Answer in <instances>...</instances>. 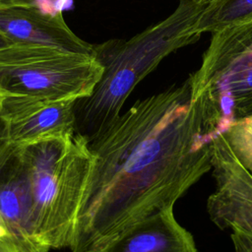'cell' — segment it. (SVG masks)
<instances>
[{
  "label": "cell",
  "mask_w": 252,
  "mask_h": 252,
  "mask_svg": "<svg viewBox=\"0 0 252 252\" xmlns=\"http://www.w3.org/2000/svg\"><path fill=\"white\" fill-rule=\"evenodd\" d=\"M10 44H12L5 36H3L1 33H0V49L1 48H4V47H6V46H8V45H10Z\"/></svg>",
  "instance_id": "19"
},
{
  "label": "cell",
  "mask_w": 252,
  "mask_h": 252,
  "mask_svg": "<svg viewBox=\"0 0 252 252\" xmlns=\"http://www.w3.org/2000/svg\"><path fill=\"white\" fill-rule=\"evenodd\" d=\"M91 252H200L192 233L175 218L173 207L133 225Z\"/></svg>",
  "instance_id": "8"
},
{
  "label": "cell",
  "mask_w": 252,
  "mask_h": 252,
  "mask_svg": "<svg viewBox=\"0 0 252 252\" xmlns=\"http://www.w3.org/2000/svg\"><path fill=\"white\" fill-rule=\"evenodd\" d=\"M204 6L179 0L162 21L128 40L109 39L94 45V55L103 68L89 96L75 102V131L88 142L108 128L134 88L170 53L198 41L195 23Z\"/></svg>",
  "instance_id": "2"
},
{
  "label": "cell",
  "mask_w": 252,
  "mask_h": 252,
  "mask_svg": "<svg viewBox=\"0 0 252 252\" xmlns=\"http://www.w3.org/2000/svg\"><path fill=\"white\" fill-rule=\"evenodd\" d=\"M0 252H42L31 241L9 234L0 239Z\"/></svg>",
  "instance_id": "14"
},
{
  "label": "cell",
  "mask_w": 252,
  "mask_h": 252,
  "mask_svg": "<svg viewBox=\"0 0 252 252\" xmlns=\"http://www.w3.org/2000/svg\"><path fill=\"white\" fill-rule=\"evenodd\" d=\"M230 230L234 252H252V232L240 227H232Z\"/></svg>",
  "instance_id": "15"
},
{
  "label": "cell",
  "mask_w": 252,
  "mask_h": 252,
  "mask_svg": "<svg viewBox=\"0 0 252 252\" xmlns=\"http://www.w3.org/2000/svg\"><path fill=\"white\" fill-rule=\"evenodd\" d=\"M249 52H252V19L212 32L199 68L188 77L192 98L199 97L223 69Z\"/></svg>",
  "instance_id": "11"
},
{
  "label": "cell",
  "mask_w": 252,
  "mask_h": 252,
  "mask_svg": "<svg viewBox=\"0 0 252 252\" xmlns=\"http://www.w3.org/2000/svg\"><path fill=\"white\" fill-rule=\"evenodd\" d=\"M14 145L11 143L8 134V126L0 112V163L7 157Z\"/></svg>",
  "instance_id": "16"
},
{
  "label": "cell",
  "mask_w": 252,
  "mask_h": 252,
  "mask_svg": "<svg viewBox=\"0 0 252 252\" xmlns=\"http://www.w3.org/2000/svg\"><path fill=\"white\" fill-rule=\"evenodd\" d=\"M30 176L17 146L0 163V218L11 234L33 243ZM34 244V243H33Z\"/></svg>",
  "instance_id": "9"
},
{
  "label": "cell",
  "mask_w": 252,
  "mask_h": 252,
  "mask_svg": "<svg viewBox=\"0 0 252 252\" xmlns=\"http://www.w3.org/2000/svg\"><path fill=\"white\" fill-rule=\"evenodd\" d=\"M3 97H4V95L0 93V106H1V102H2V99H3Z\"/></svg>",
  "instance_id": "21"
},
{
  "label": "cell",
  "mask_w": 252,
  "mask_h": 252,
  "mask_svg": "<svg viewBox=\"0 0 252 252\" xmlns=\"http://www.w3.org/2000/svg\"><path fill=\"white\" fill-rule=\"evenodd\" d=\"M103 68L94 54L13 43L0 49V93L42 100L89 96Z\"/></svg>",
  "instance_id": "4"
},
{
  "label": "cell",
  "mask_w": 252,
  "mask_h": 252,
  "mask_svg": "<svg viewBox=\"0 0 252 252\" xmlns=\"http://www.w3.org/2000/svg\"><path fill=\"white\" fill-rule=\"evenodd\" d=\"M219 133L206 94L192 98L189 78L137 100L88 142L93 163L71 252L98 250L174 207L211 170L212 142Z\"/></svg>",
  "instance_id": "1"
},
{
  "label": "cell",
  "mask_w": 252,
  "mask_h": 252,
  "mask_svg": "<svg viewBox=\"0 0 252 252\" xmlns=\"http://www.w3.org/2000/svg\"><path fill=\"white\" fill-rule=\"evenodd\" d=\"M223 134L239 161L252 173V114L233 121Z\"/></svg>",
  "instance_id": "13"
},
{
  "label": "cell",
  "mask_w": 252,
  "mask_h": 252,
  "mask_svg": "<svg viewBox=\"0 0 252 252\" xmlns=\"http://www.w3.org/2000/svg\"><path fill=\"white\" fill-rule=\"evenodd\" d=\"M4 95L0 112L11 143L21 146L75 131V102Z\"/></svg>",
  "instance_id": "7"
},
{
  "label": "cell",
  "mask_w": 252,
  "mask_h": 252,
  "mask_svg": "<svg viewBox=\"0 0 252 252\" xmlns=\"http://www.w3.org/2000/svg\"><path fill=\"white\" fill-rule=\"evenodd\" d=\"M24 0H0V8L2 7H7L13 4H17L20 2H23Z\"/></svg>",
  "instance_id": "18"
},
{
  "label": "cell",
  "mask_w": 252,
  "mask_h": 252,
  "mask_svg": "<svg viewBox=\"0 0 252 252\" xmlns=\"http://www.w3.org/2000/svg\"><path fill=\"white\" fill-rule=\"evenodd\" d=\"M252 19V0H211L201 11L194 29L201 35Z\"/></svg>",
  "instance_id": "12"
},
{
  "label": "cell",
  "mask_w": 252,
  "mask_h": 252,
  "mask_svg": "<svg viewBox=\"0 0 252 252\" xmlns=\"http://www.w3.org/2000/svg\"><path fill=\"white\" fill-rule=\"evenodd\" d=\"M204 93L218 117L221 133L236 119L252 114V52L223 69Z\"/></svg>",
  "instance_id": "10"
},
{
  "label": "cell",
  "mask_w": 252,
  "mask_h": 252,
  "mask_svg": "<svg viewBox=\"0 0 252 252\" xmlns=\"http://www.w3.org/2000/svg\"><path fill=\"white\" fill-rule=\"evenodd\" d=\"M185 1L192 2V3L197 4V5H199V6H205V5H207L211 0H185Z\"/></svg>",
  "instance_id": "20"
},
{
  "label": "cell",
  "mask_w": 252,
  "mask_h": 252,
  "mask_svg": "<svg viewBox=\"0 0 252 252\" xmlns=\"http://www.w3.org/2000/svg\"><path fill=\"white\" fill-rule=\"evenodd\" d=\"M0 33L12 44L40 45L94 54V45L80 38L68 27L61 11L44 12L32 0L0 8Z\"/></svg>",
  "instance_id": "6"
},
{
  "label": "cell",
  "mask_w": 252,
  "mask_h": 252,
  "mask_svg": "<svg viewBox=\"0 0 252 252\" xmlns=\"http://www.w3.org/2000/svg\"><path fill=\"white\" fill-rule=\"evenodd\" d=\"M17 147L32 185L34 245L70 248L93 163L88 141L70 132Z\"/></svg>",
  "instance_id": "3"
},
{
  "label": "cell",
  "mask_w": 252,
  "mask_h": 252,
  "mask_svg": "<svg viewBox=\"0 0 252 252\" xmlns=\"http://www.w3.org/2000/svg\"><path fill=\"white\" fill-rule=\"evenodd\" d=\"M212 172L216 188L207 212L220 229L240 227L252 232V173L239 161L223 133L212 142Z\"/></svg>",
  "instance_id": "5"
},
{
  "label": "cell",
  "mask_w": 252,
  "mask_h": 252,
  "mask_svg": "<svg viewBox=\"0 0 252 252\" xmlns=\"http://www.w3.org/2000/svg\"><path fill=\"white\" fill-rule=\"evenodd\" d=\"M9 234H10V231H9L8 227L6 226V224L3 222V220L0 218V239H2L3 237H5Z\"/></svg>",
  "instance_id": "17"
}]
</instances>
